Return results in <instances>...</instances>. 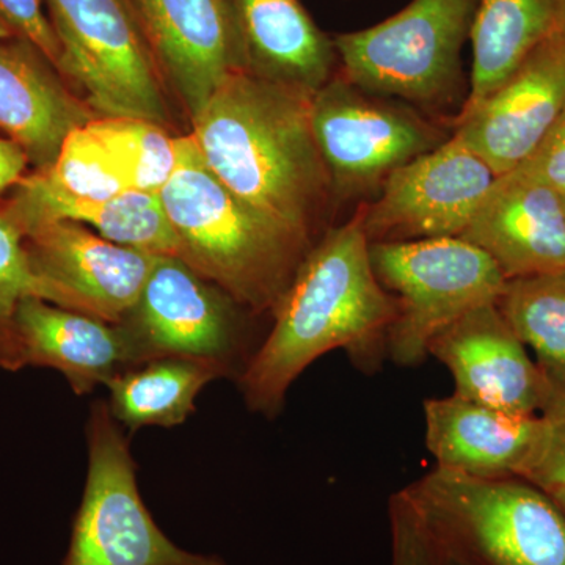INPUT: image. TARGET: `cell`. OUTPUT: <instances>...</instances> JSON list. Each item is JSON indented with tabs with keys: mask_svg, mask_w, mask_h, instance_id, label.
<instances>
[{
	"mask_svg": "<svg viewBox=\"0 0 565 565\" xmlns=\"http://www.w3.org/2000/svg\"><path fill=\"white\" fill-rule=\"evenodd\" d=\"M232 297L177 256L158 255L139 302L122 321L140 363L161 356L228 370L237 351Z\"/></svg>",
	"mask_w": 565,
	"mask_h": 565,
	"instance_id": "obj_12",
	"label": "cell"
},
{
	"mask_svg": "<svg viewBox=\"0 0 565 565\" xmlns=\"http://www.w3.org/2000/svg\"><path fill=\"white\" fill-rule=\"evenodd\" d=\"M0 22L18 39L29 41L58 68L61 47L43 10V0H0Z\"/></svg>",
	"mask_w": 565,
	"mask_h": 565,
	"instance_id": "obj_28",
	"label": "cell"
},
{
	"mask_svg": "<svg viewBox=\"0 0 565 565\" xmlns=\"http://www.w3.org/2000/svg\"><path fill=\"white\" fill-rule=\"evenodd\" d=\"M162 79L191 118L234 74L248 71L234 0H131Z\"/></svg>",
	"mask_w": 565,
	"mask_h": 565,
	"instance_id": "obj_13",
	"label": "cell"
},
{
	"mask_svg": "<svg viewBox=\"0 0 565 565\" xmlns=\"http://www.w3.org/2000/svg\"><path fill=\"white\" fill-rule=\"evenodd\" d=\"M460 237L505 280L565 269V193L522 170L501 174Z\"/></svg>",
	"mask_w": 565,
	"mask_h": 565,
	"instance_id": "obj_16",
	"label": "cell"
},
{
	"mask_svg": "<svg viewBox=\"0 0 565 565\" xmlns=\"http://www.w3.org/2000/svg\"><path fill=\"white\" fill-rule=\"evenodd\" d=\"M21 366L51 367L76 394H87L139 364L122 323L68 310L39 297L22 300L14 316Z\"/></svg>",
	"mask_w": 565,
	"mask_h": 565,
	"instance_id": "obj_18",
	"label": "cell"
},
{
	"mask_svg": "<svg viewBox=\"0 0 565 565\" xmlns=\"http://www.w3.org/2000/svg\"><path fill=\"white\" fill-rule=\"evenodd\" d=\"M180 255L252 313H275L315 244L253 210L207 169L191 134L159 191Z\"/></svg>",
	"mask_w": 565,
	"mask_h": 565,
	"instance_id": "obj_3",
	"label": "cell"
},
{
	"mask_svg": "<svg viewBox=\"0 0 565 565\" xmlns=\"http://www.w3.org/2000/svg\"><path fill=\"white\" fill-rule=\"evenodd\" d=\"M311 122L338 207L370 202L390 174L455 132L412 104L363 90L340 68L315 93Z\"/></svg>",
	"mask_w": 565,
	"mask_h": 565,
	"instance_id": "obj_7",
	"label": "cell"
},
{
	"mask_svg": "<svg viewBox=\"0 0 565 565\" xmlns=\"http://www.w3.org/2000/svg\"><path fill=\"white\" fill-rule=\"evenodd\" d=\"M9 214L22 233L41 222L66 221L136 250L180 255V245L159 192H128L107 199L73 195L44 180L40 172L21 180Z\"/></svg>",
	"mask_w": 565,
	"mask_h": 565,
	"instance_id": "obj_20",
	"label": "cell"
},
{
	"mask_svg": "<svg viewBox=\"0 0 565 565\" xmlns=\"http://www.w3.org/2000/svg\"><path fill=\"white\" fill-rule=\"evenodd\" d=\"M370 247L355 212L316 241L274 313L273 330L241 374L250 411L280 414L294 382L334 349L363 373L384 362L396 307L375 277Z\"/></svg>",
	"mask_w": 565,
	"mask_h": 565,
	"instance_id": "obj_2",
	"label": "cell"
},
{
	"mask_svg": "<svg viewBox=\"0 0 565 565\" xmlns=\"http://www.w3.org/2000/svg\"><path fill=\"white\" fill-rule=\"evenodd\" d=\"M28 297L43 299V288L35 273L24 233L13 217L0 214V370L20 371L14 316L22 300Z\"/></svg>",
	"mask_w": 565,
	"mask_h": 565,
	"instance_id": "obj_26",
	"label": "cell"
},
{
	"mask_svg": "<svg viewBox=\"0 0 565 565\" xmlns=\"http://www.w3.org/2000/svg\"><path fill=\"white\" fill-rule=\"evenodd\" d=\"M426 446L438 468L473 478H520L544 437L542 415H520L451 394L424 401Z\"/></svg>",
	"mask_w": 565,
	"mask_h": 565,
	"instance_id": "obj_17",
	"label": "cell"
},
{
	"mask_svg": "<svg viewBox=\"0 0 565 565\" xmlns=\"http://www.w3.org/2000/svg\"><path fill=\"white\" fill-rule=\"evenodd\" d=\"M553 392L565 384V269L505 281L497 300Z\"/></svg>",
	"mask_w": 565,
	"mask_h": 565,
	"instance_id": "obj_24",
	"label": "cell"
},
{
	"mask_svg": "<svg viewBox=\"0 0 565 565\" xmlns=\"http://www.w3.org/2000/svg\"><path fill=\"white\" fill-rule=\"evenodd\" d=\"M47 65L29 41L0 40V129L40 170L55 162L73 129L95 118Z\"/></svg>",
	"mask_w": 565,
	"mask_h": 565,
	"instance_id": "obj_19",
	"label": "cell"
},
{
	"mask_svg": "<svg viewBox=\"0 0 565 565\" xmlns=\"http://www.w3.org/2000/svg\"><path fill=\"white\" fill-rule=\"evenodd\" d=\"M478 0H412L363 31L333 36L340 71L363 90L412 104L452 126L467 102L462 50Z\"/></svg>",
	"mask_w": 565,
	"mask_h": 565,
	"instance_id": "obj_5",
	"label": "cell"
},
{
	"mask_svg": "<svg viewBox=\"0 0 565 565\" xmlns=\"http://www.w3.org/2000/svg\"><path fill=\"white\" fill-rule=\"evenodd\" d=\"M564 107L565 32L531 52L452 131L501 177L537 150Z\"/></svg>",
	"mask_w": 565,
	"mask_h": 565,
	"instance_id": "obj_14",
	"label": "cell"
},
{
	"mask_svg": "<svg viewBox=\"0 0 565 565\" xmlns=\"http://www.w3.org/2000/svg\"><path fill=\"white\" fill-rule=\"evenodd\" d=\"M313 95L241 71L191 118L207 169L253 210L311 244L340 210L315 137Z\"/></svg>",
	"mask_w": 565,
	"mask_h": 565,
	"instance_id": "obj_1",
	"label": "cell"
},
{
	"mask_svg": "<svg viewBox=\"0 0 565 565\" xmlns=\"http://www.w3.org/2000/svg\"><path fill=\"white\" fill-rule=\"evenodd\" d=\"M13 33H11L10 29L7 28L3 22H0V40H9L13 39Z\"/></svg>",
	"mask_w": 565,
	"mask_h": 565,
	"instance_id": "obj_34",
	"label": "cell"
},
{
	"mask_svg": "<svg viewBox=\"0 0 565 565\" xmlns=\"http://www.w3.org/2000/svg\"><path fill=\"white\" fill-rule=\"evenodd\" d=\"M371 263L392 296L396 318L386 356L397 366H419L435 337L486 303H497L505 277L481 248L462 237L371 244Z\"/></svg>",
	"mask_w": 565,
	"mask_h": 565,
	"instance_id": "obj_6",
	"label": "cell"
},
{
	"mask_svg": "<svg viewBox=\"0 0 565 565\" xmlns=\"http://www.w3.org/2000/svg\"><path fill=\"white\" fill-rule=\"evenodd\" d=\"M497 178L452 132L390 174L381 192L353 212L371 244L460 237Z\"/></svg>",
	"mask_w": 565,
	"mask_h": 565,
	"instance_id": "obj_10",
	"label": "cell"
},
{
	"mask_svg": "<svg viewBox=\"0 0 565 565\" xmlns=\"http://www.w3.org/2000/svg\"><path fill=\"white\" fill-rule=\"evenodd\" d=\"M223 374L215 364L180 356L134 364L106 382L110 414L131 430L178 426L195 412L204 385Z\"/></svg>",
	"mask_w": 565,
	"mask_h": 565,
	"instance_id": "obj_23",
	"label": "cell"
},
{
	"mask_svg": "<svg viewBox=\"0 0 565 565\" xmlns=\"http://www.w3.org/2000/svg\"><path fill=\"white\" fill-rule=\"evenodd\" d=\"M88 473L62 565H226L193 555L156 525L137 486L128 438L98 401L87 424Z\"/></svg>",
	"mask_w": 565,
	"mask_h": 565,
	"instance_id": "obj_9",
	"label": "cell"
},
{
	"mask_svg": "<svg viewBox=\"0 0 565 565\" xmlns=\"http://www.w3.org/2000/svg\"><path fill=\"white\" fill-rule=\"evenodd\" d=\"M68 77L95 117L143 118L166 125L162 74L131 0H43Z\"/></svg>",
	"mask_w": 565,
	"mask_h": 565,
	"instance_id": "obj_8",
	"label": "cell"
},
{
	"mask_svg": "<svg viewBox=\"0 0 565 565\" xmlns=\"http://www.w3.org/2000/svg\"><path fill=\"white\" fill-rule=\"evenodd\" d=\"M520 478L545 492L565 489V426L548 423L541 444Z\"/></svg>",
	"mask_w": 565,
	"mask_h": 565,
	"instance_id": "obj_29",
	"label": "cell"
},
{
	"mask_svg": "<svg viewBox=\"0 0 565 565\" xmlns=\"http://www.w3.org/2000/svg\"><path fill=\"white\" fill-rule=\"evenodd\" d=\"M92 126L132 191H161L177 167L178 137L143 118L95 117Z\"/></svg>",
	"mask_w": 565,
	"mask_h": 565,
	"instance_id": "obj_25",
	"label": "cell"
},
{
	"mask_svg": "<svg viewBox=\"0 0 565 565\" xmlns=\"http://www.w3.org/2000/svg\"><path fill=\"white\" fill-rule=\"evenodd\" d=\"M564 32L565 0H478L470 87L456 120L484 102L531 52Z\"/></svg>",
	"mask_w": 565,
	"mask_h": 565,
	"instance_id": "obj_22",
	"label": "cell"
},
{
	"mask_svg": "<svg viewBox=\"0 0 565 565\" xmlns=\"http://www.w3.org/2000/svg\"><path fill=\"white\" fill-rule=\"evenodd\" d=\"M446 565H462V564H459V563H452V561H448V559H446Z\"/></svg>",
	"mask_w": 565,
	"mask_h": 565,
	"instance_id": "obj_35",
	"label": "cell"
},
{
	"mask_svg": "<svg viewBox=\"0 0 565 565\" xmlns=\"http://www.w3.org/2000/svg\"><path fill=\"white\" fill-rule=\"evenodd\" d=\"M29 158L20 145L0 139V195L13 184H20Z\"/></svg>",
	"mask_w": 565,
	"mask_h": 565,
	"instance_id": "obj_31",
	"label": "cell"
},
{
	"mask_svg": "<svg viewBox=\"0 0 565 565\" xmlns=\"http://www.w3.org/2000/svg\"><path fill=\"white\" fill-rule=\"evenodd\" d=\"M515 170L565 193V107L537 150Z\"/></svg>",
	"mask_w": 565,
	"mask_h": 565,
	"instance_id": "obj_30",
	"label": "cell"
},
{
	"mask_svg": "<svg viewBox=\"0 0 565 565\" xmlns=\"http://www.w3.org/2000/svg\"><path fill=\"white\" fill-rule=\"evenodd\" d=\"M541 415L548 423L565 426V384L552 393Z\"/></svg>",
	"mask_w": 565,
	"mask_h": 565,
	"instance_id": "obj_32",
	"label": "cell"
},
{
	"mask_svg": "<svg viewBox=\"0 0 565 565\" xmlns=\"http://www.w3.org/2000/svg\"><path fill=\"white\" fill-rule=\"evenodd\" d=\"M388 516L392 565H446L440 546L424 526L404 489L390 498Z\"/></svg>",
	"mask_w": 565,
	"mask_h": 565,
	"instance_id": "obj_27",
	"label": "cell"
},
{
	"mask_svg": "<svg viewBox=\"0 0 565 565\" xmlns=\"http://www.w3.org/2000/svg\"><path fill=\"white\" fill-rule=\"evenodd\" d=\"M24 239L43 300L110 323L131 313L158 258L66 221L36 223Z\"/></svg>",
	"mask_w": 565,
	"mask_h": 565,
	"instance_id": "obj_11",
	"label": "cell"
},
{
	"mask_svg": "<svg viewBox=\"0 0 565 565\" xmlns=\"http://www.w3.org/2000/svg\"><path fill=\"white\" fill-rule=\"evenodd\" d=\"M448 367L457 396L520 415H541L552 385L497 303L468 311L429 344Z\"/></svg>",
	"mask_w": 565,
	"mask_h": 565,
	"instance_id": "obj_15",
	"label": "cell"
},
{
	"mask_svg": "<svg viewBox=\"0 0 565 565\" xmlns=\"http://www.w3.org/2000/svg\"><path fill=\"white\" fill-rule=\"evenodd\" d=\"M550 497L553 498V501L557 504V508L564 512L565 515V489H556L552 490V492H546Z\"/></svg>",
	"mask_w": 565,
	"mask_h": 565,
	"instance_id": "obj_33",
	"label": "cell"
},
{
	"mask_svg": "<svg viewBox=\"0 0 565 565\" xmlns=\"http://www.w3.org/2000/svg\"><path fill=\"white\" fill-rule=\"evenodd\" d=\"M446 559L462 565H565V515L522 478L435 467L405 487Z\"/></svg>",
	"mask_w": 565,
	"mask_h": 565,
	"instance_id": "obj_4",
	"label": "cell"
},
{
	"mask_svg": "<svg viewBox=\"0 0 565 565\" xmlns=\"http://www.w3.org/2000/svg\"><path fill=\"white\" fill-rule=\"evenodd\" d=\"M234 7L252 73L316 93L340 68L333 36L302 0H234Z\"/></svg>",
	"mask_w": 565,
	"mask_h": 565,
	"instance_id": "obj_21",
	"label": "cell"
}]
</instances>
